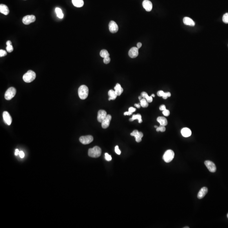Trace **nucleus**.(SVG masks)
<instances>
[{"label": "nucleus", "instance_id": "nucleus-1", "mask_svg": "<svg viewBox=\"0 0 228 228\" xmlns=\"http://www.w3.org/2000/svg\"><path fill=\"white\" fill-rule=\"evenodd\" d=\"M89 90L87 86L82 85L78 89V95L79 98L82 100L86 99L88 97Z\"/></svg>", "mask_w": 228, "mask_h": 228}, {"label": "nucleus", "instance_id": "nucleus-2", "mask_svg": "<svg viewBox=\"0 0 228 228\" xmlns=\"http://www.w3.org/2000/svg\"><path fill=\"white\" fill-rule=\"evenodd\" d=\"M36 77L35 73L32 71L29 70L23 76V79L24 82L27 83H30L33 82Z\"/></svg>", "mask_w": 228, "mask_h": 228}, {"label": "nucleus", "instance_id": "nucleus-3", "mask_svg": "<svg viewBox=\"0 0 228 228\" xmlns=\"http://www.w3.org/2000/svg\"><path fill=\"white\" fill-rule=\"evenodd\" d=\"M88 154L90 157L98 158L101 155V150L99 147H94L89 149Z\"/></svg>", "mask_w": 228, "mask_h": 228}, {"label": "nucleus", "instance_id": "nucleus-4", "mask_svg": "<svg viewBox=\"0 0 228 228\" xmlns=\"http://www.w3.org/2000/svg\"><path fill=\"white\" fill-rule=\"evenodd\" d=\"M174 156V153L173 151L171 150H169L165 152L163 159L165 162L170 163L172 161Z\"/></svg>", "mask_w": 228, "mask_h": 228}, {"label": "nucleus", "instance_id": "nucleus-5", "mask_svg": "<svg viewBox=\"0 0 228 228\" xmlns=\"http://www.w3.org/2000/svg\"><path fill=\"white\" fill-rule=\"evenodd\" d=\"M16 93V90L14 87H10L6 90L5 93V99L7 100H10L14 97Z\"/></svg>", "mask_w": 228, "mask_h": 228}, {"label": "nucleus", "instance_id": "nucleus-6", "mask_svg": "<svg viewBox=\"0 0 228 228\" xmlns=\"http://www.w3.org/2000/svg\"><path fill=\"white\" fill-rule=\"evenodd\" d=\"M79 140L81 143L83 145H88L93 141V138L91 135L81 137Z\"/></svg>", "mask_w": 228, "mask_h": 228}, {"label": "nucleus", "instance_id": "nucleus-7", "mask_svg": "<svg viewBox=\"0 0 228 228\" xmlns=\"http://www.w3.org/2000/svg\"><path fill=\"white\" fill-rule=\"evenodd\" d=\"M35 16L33 15L25 16L22 19V22L25 25H29L33 22L35 20Z\"/></svg>", "mask_w": 228, "mask_h": 228}, {"label": "nucleus", "instance_id": "nucleus-8", "mask_svg": "<svg viewBox=\"0 0 228 228\" xmlns=\"http://www.w3.org/2000/svg\"><path fill=\"white\" fill-rule=\"evenodd\" d=\"M205 166H206L209 171L211 172H215L216 171V167L215 163L210 161H206L205 162Z\"/></svg>", "mask_w": 228, "mask_h": 228}, {"label": "nucleus", "instance_id": "nucleus-9", "mask_svg": "<svg viewBox=\"0 0 228 228\" xmlns=\"http://www.w3.org/2000/svg\"><path fill=\"white\" fill-rule=\"evenodd\" d=\"M3 117L5 123L8 126H10L12 123V118L9 112L7 111H4L3 114Z\"/></svg>", "mask_w": 228, "mask_h": 228}, {"label": "nucleus", "instance_id": "nucleus-10", "mask_svg": "<svg viewBox=\"0 0 228 228\" xmlns=\"http://www.w3.org/2000/svg\"><path fill=\"white\" fill-rule=\"evenodd\" d=\"M130 135L134 136L136 138V141L137 142H140L141 141V138L143 137V134L141 132H139L137 130H134L130 134Z\"/></svg>", "mask_w": 228, "mask_h": 228}, {"label": "nucleus", "instance_id": "nucleus-11", "mask_svg": "<svg viewBox=\"0 0 228 228\" xmlns=\"http://www.w3.org/2000/svg\"><path fill=\"white\" fill-rule=\"evenodd\" d=\"M109 27L110 32L112 33H116L118 31V26L115 21H110L109 23Z\"/></svg>", "mask_w": 228, "mask_h": 228}, {"label": "nucleus", "instance_id": "nucleus-12", "mask_svg": "<svg viewBox=\"0 0 228 228\" xmlns=\"http://www.w3.org/2000/svg\"><path fill=\"white\" fill-rule=\"evenodd\" d=\"M107 115L106 112L104 110H100L98 112L97 119L99 122L102 123L104 119L106 117Z\"/></svg>", "mask_w": 228, "mask_h": 228}, {"label": "nucleus", "instance_id": "nucleus-13", "mask_svg": "<svg viewBox=\"0 0 228 228\" xmlns=\"http://www.w3.org/2000/svg\"><path fill=\"white\" fill-rule=\"evenodd\" d=\"M138 50L139 49L137 47H133L131 48L128 52V55L130 57L132 58L137 57L139 55Z\"/></svg>", "mask_w": 228, "mask_h": 228}, {"label": "nucleus", "instance_id": "nucleus-14", "mask_svg": "<svg viewBox=\"0 0 228 228\" xmlns=\"http://www.w3.org/2000/svg\"><path fill=\"white\" fill-rule=\"evenodd\" d=\"M142 6L144 9L147 11H150L152 9V3L149 0H144L143 1Z\"/></svg>", "mask_w": 228, "mask_h": 228}, {"label": "nucleus", "instance_id": "nucleus-15", "mask_svg": "<svg viewBox=\"0 0 228 228\" xmlns=\"http://www.w3.org/2000/svg\"><path fill=\"white\" fill-rule=\"evenodd\" d=\"M111 119H112V116L111 115H107L106 117L101 123V126L102 127V128L105 129V128H107L108 127H109Z\"/></svg>", "mask_w": 228, "mask_h": 228}, {"label": "nucleus", "instance_id": "nucleus-16", "mask_svg": "<svg viewBox=\"0 0 228 228\" xmlns=\"http://www.w3.org/2000/svg\"><path fill=\"white\" fill-rule=\"evenodd\" d=\"M208 192V189L207 187H204L200 189L199 191L197 197L199 199H202L206 195Z\"/></svg>", "mask_w": 228, "mask_h": 228}, {"label": "nucleus", "instance_id": "nucleus-17", "mask_svg": "<svg viewBox=\"0 0 228 228\" xmlns=\"http://www.w3.org/2000/svg\"><path fill=\"white\" fill-rule=\"evenodd\" d=\"M183 23L184 24L187 26H194L195 25V22L192 19L188 17H185L183 18Z\"/></svg>", "mask_w": 228, "mask_h": 228}, {"label": "nucleus", "instance_id": "nucleus-18", "mask_svg": "<svg viewBox=\"0 0 228 228\" xmlns=\"http://www.w3.org/2000/svg\"><path fill=\"white\" fill-rule=\"evenodd\" d=\"M181 134L183 137H188L191 135V131L188 128H184L181 130Z\"/></svg>", "mask_w": 228, "mask_h": 228}, {"label": "nucleus", "instance_id": "nucleus-19", "mask_svg": "<svg viewBox=\"0 0 228 228\" xmlns=\"http://www.w3.org/2000/svg\"><path fill=\"white\" fill-rule=\"evenodd\" d=\"M0 12L5 15H7L9 14V10L7 6L1 4L0 5Z\"/></svg>", "mask_w": 228, "mask_h": 228}, {"label": "nucleus", "instance_id": "nucleus-20", "mask_svg": "<svg viewBox=\"0 0 228 228\" xmlns=\"http://www.w3.org/2000/svg\"><path fill=\"white\" fill-rule=\"evenodd\" d=\"M157 121L160 123V126H165L168 124L167 119L163 117H159L157 119Z\"/></svg>", "mask_w": 228, "mask_h": 228}, {"label": "nucleus", "instance_id": "nucleus-21", "mask_svg": "<svg viewBox=\"0 0 228 228\" xmlns=\"http://www.w3.org/2000/svg\"><path fill=\"white\" fill-rule=\"evenodd\" d=\"M115 92L116 94L117 95V96H119L122 94V93L123 92V88L121 87V86L119 83H117L116 84V86L114 88Z\"/></svg>", "mask_w": 228, "mask_h": 228}, {"label": "nucleus", "instance_id": "nucleus-22", "mask_svg": "<svg viewBox=\"0 0 228 228\" xmlns=\"http://www.w3.org/2000/svg\"><path fill=\"white\" fill-rule=\"evenodd\" d=\"M108 95L109 96V101L111 100H115L117 97V95L116 94L115 92V90H109L108 92Z\"/></svg>", "mask_w": 228, "mask_h": 228}, {"label": "nucleus", "instance_id": "nucleus-23", "mask_svg": "<svg viewBox=\"0 0 228 228\" xmlns=\"http://www.w3.org/2000/svg\"><path fill=\"white\" fill-rule=\"evenodd\" d=\"M72 3L73 4L77 7H81L84 5L83 0H72Z\"/></svg>", "mask_w": 228, "mask_h": 228}, {"label": "nucleus", "instance_id": "nucleus-24", "mask_svg": "<svg viewBox=\"0 0 228 228\" xmlns=\"http://www.w3.org/2000/svg\"><path fill=\"white\" fill-rule=\"evenodd\" d=\"M138 119L139 121V123H141L142 122V120L141 119V115L138 114L137 115H134L132 116L131 118L129 119V121H133L135 119Z\"/></svg>", "mask_w": 228, "mask_h": 228}, {"label": "nucleus", "instance_id": "nucleus-25", "mask_svg": "<svg viewBox=\"0 0 228 228\" xmlns=\"http://www.w3.org/2000/svg\"><path fill=\"white\" fill-rule=\"evenodd\" d=\"M55 12L57 14V16L59 18L62 19L64 17V14L63 13L62 10L59 8H56Z\"/></svg>", "mask_w": 228, "mask_h": 228}, {"label": "nucleus", "instance_id": "nucleus-26", "mask_svg": "<svg viewBox=\"0 0 228 228\" xmlns=\"http://www.w3.org/2000/svg\"><path fill=\"white\" fill-rule=\"evenodd\" d=\"M100 55L101 57H103L104 58L105 57H110V54H109L108 52L106 50H101L100 52Z\"/></svg>", "mask_w": 228, "mask_h": 228}, {"label": "nucleus", "instance_id": "nucleus-27", "mask_svg": "<svg viewBox=\"0 0 228 228\" xmlns=\"http://www.w3.org/2000/svg\"><path fill=\"white\" fill-rule=\"evenodd\" d=\"M140 101L141 106H142V107L146 108L148 106V102L147 101L146 99H141V100Z\"/></svg>", "mask_w": 228, "mask_h": 228}, {"label": "nucleus", "instance_id": "nucleus-28", "mask_svg": "<svg viewBox=\"0 0 228 228\" xmlns=\"http://www.w3.org/2000/svg\"><path fill=\"white\" fill-rule=\"evenodd\" d=\"M223 21L226 24H228V13H226L223 17Z\"/></svg>", "mask_w": 228, "mask_h": 228}, {"label": "nucleus", "instance_id": "nucleus-29", "mask_svg": "<svg viewBox=\"0 0 228 228\" xmlns=\"http://www.w3.org/2000/svg\"><path fill=\"white\" fill-rule=\"evenodd\" d=\"M6 50L9 53H11L13 51V47L12 46V44L7 45L6 47Z\"/></svg>", "mask_w": 228, "mask_h": 228}, {"label": "nucleus", "instance_id": "nucleus-30", "mask_svg": "<svg viewBox=\"0 0 228 228\" xmlns=\"http://www.w3.org/2000/svg\"><path fill=\"white\" fill-rule=\"evenodd\" d=\"M105 159L107 161H110L112 160V157L110 155H109V154L107 153H105Z\"/></svg>", "mask_w": 228, "mask_h": 228}, {"label": "nucleus", "instance_id": "nucleus-31", "mask_svg": "<svg viewBox=\"0 0 228 228\" xmlns=\"http://www.w3.org/2000/svg\"><path fill=\"white\" fill-rule=\"evenodd\" d=\"M7 55V52L5 50H0V57H4L6 56Z\"/></svg>", "mask_w": 228, "mask_h": 228}, {"label": "nucleus", "instance_id": "nucleus-32", "mask_svg": "<svg viewBox=\"0 0 228 228\" xmlns=\"http://www.w3.org/2000/svg\"><path fill=\"white\" fill-rule=\"evenodd\" d=\"M110 61H111L110 58V57H108L104 58L103 61H104V64H108L109 63H110Z\"/></svg>", "mask_w": 228, "mask_h": 228}, {"label": "nucleus", "instance_id": "nucleus-33", "mask_svg": "<svg viewBox=\"0 0 228 228\" xmlns=\"http://www.w3.org/2000/svg\"><path fill=\"white\" fill-rule=\"evenodd\" d=\"M162 113L165 116H166V117L169 116L170 115V111L169 110H166V109L163 111Z\"/></svg>", "mask_w": 228, "mask_h": 228}, {"label": "nucleus", "instance_id": "nucleus-34", "mask_svg": "<svg viewBox=\"0 0 228 228\" xmlns=\"http://www.w3.org/2000/svg\"><path fill=\"white\" fill-rule=\"evenodd\" d=\"M145 99H146L147 101H148V103L152 102V100H153L152 97L151 96L149 97L148 95L145 98Z\"/></svg>", "mask_w": 228, "mask_h": 228}, {"label": "nucleus", "instance_id": "nucleus-35", "mask_svg": "<svg viewBox=\"0 0 228 228\" xmlns=\"http://www.w3.org/2000/svg\"><path fill=\"white\" fill-rule=\"evenodd\" d=\"M115 152L116 153L118 154V155H120V154H121V150H119V147L118 146H116L115 147Z\"/></svg>", "mask_w": 228, "mask_h": 228}, {"label": "nucleus", "instance_id": "nucleus-36", "mask_svg": "<svg viewBox=\"0 0 228 228\" xmlns=\"http://www.w3.org/2000/svg\"><path fill=\"white\" fill-rule=\"evenodd\" d=\"M164 92L162 90H159L157 92V95L159 97H162Z\"/></svg>", "mask_w": 228, "mask_h": 228}, {"label": "nucleus", "instance_id": "nucleus-37", "mask_svg": "<svg viewBox=\"0 0 228 228\" xmlns=\"http://www.w3.org/2000/svg\"><path fill=\"white\" fill-rule=\"evenodd\" d=\"M159 128H160V131L163 132L166 130V128L164 126H160Z\"/></svg>", "mask_w": 228, "mask_h": 228}, {"label": "nucleus", "instance_id": "nucleus-38", "mask_svg": "<svg viewBox=\"0 0 228 228\" xmlns=\"http://www.w3.org/2000/svg\"><path fill=\"white\" fill-rule=\"evenodd\" d=\"M147 95H148V93L145 92H143L141 93V97L144 99H145Z\"/></svg>", "mask_w": 228, "mask_h": 228}, {"label": "nucleus", "instance_id": "nucleus-39", "mask_svg": "<svg viewBox=\"0 0 228 228\" xmlns=\"http://www.w3.org/2000/svg\"><path fill=\"white\" fill-rule=\"evenodd\" d=\"M136 110V109L133 107H130L128 109V111L130 112H131V113H133V112H135Z\"/></svg>", "mask_w": 228, "mask_h": 228}, {"label": "nucleus", "instance_id": "nucleus-40", "mask_svg": "<svg viewBox=\"0 0 228 228\" xmlns=\"http://www.w3.org/2000/svg\"><path fill=\"white\" fill-rule=\"evenodd\" d=\"M159 109H160V110H161V111H164L165 110H166V106H165V105H162L160 106V107H159Z\"/></svg>", "mask_w": 228, "mask_h": 228}, {"label": "nucleus", "instance_id": "nucleus-41", "mask_svg": "<svg viewBox=\"0 0 228 228\" xmlns=\"http://www.w3.org/2000/svg\"><path fill=\"white\" fill-rule=\"evenodd\" d=\"M19 155H20V156L21 158H23L25 156L24 153V152H23V151H20V152H19Z\"/></svg>", "mask_w": 228, "mask_h": 228}, {"label": "nucleus", "instance_id": "nucleus-42", "mask_svg": "<svg viewBox=\"0 0 228 228\" xmlns=\"http://www.w3.org/2000/svg\"><path fill=\"white\" fill-rule=\"evenodd\" d=\"M163 98V99H167V98L168 97V95H167V92L166 93H164V94H163V96L162 97Z\"/></svg>", "mask_w": 228, "mask_h": 228}, {"label": "nucleus", "instance_id": "nucleus-43", "mask_svg": "<svg viewBox=\"0 0 228 228\" xmlns=\"http://www.w3.org/2000/svg\"><path fill=\"white\" fill-rule=\"evenodd\" d=\"M132 114V113L131 112H125L124 113V115H131Z\"/></svg>", "mask_w": 228, "mask_h": 228}, {"label": "nucleus", "instance_id": "nucleus-44", "mask_svg": "<svg viewBox=\"0 0 228 228\" xmlns=\"http://www.w3.org/2000/svg\"><path fill=\"white\" fill-rule=\"evenodd\" d=\"M19 152H20V151L18 149H16L15 151V155H19Z\"/></svg>", "mask_w": 228, "mask_h": 228}, {"label": "nucleus", "instance_id": "nucleus-45", "mask_svg": "<svg viewBox=\"0 0 228 228\" xmlns=\"http://www.w3.org/2000/svg\"><path fill=\"white\" fill-rule=\"evenodd\" d=\"M141 46H142V44L140 42H139L137 44V47L138 48V49H139L140 48H141Z\"/></svg>", "mask_w": 228, "mask_h": 228}, {"label": "nucleus", "instance_id": "nucleus-46", "mask_svg": "<svg viewBox=\"0 0 228 228\" xmlns=\"http://www.w3.org/2000/svg\"><path fill=\"white\" fill-rule=\"evenodd\" d=\"M134 106H136V107L138 108H140L141 105L140 104H134Z\"/></svg>", "mask_w": 228, "mask_h": 228}, {"label": "nucleus", "instance_id": "nucleus-47", "mask_svg": "<svg viewBox=\"0 0 228 228\" xmlns=\"http://www.w3.org/2000/svg\"><path fill=\"white\" fill-rule=\"evenodd\" d=\"M6 45H10V44H11V42L10 41H8L7 42H6Z\"/></svg>", "mask_w": 228, "mask_h": 228}, {"label": "nucleus", "instance_id": "nucleus-48", "mask_svg": "<svg viewBox=\"0 0 228 228\" xmlns=\"http://www.w3.org/2000/svg\"><path fill=\"white\" fill-rule=\"evenodd\" d=\"M156 131L157 132L160 131V128L159 127H158L157 128H156Z\"/></svg>", "mask_w": 228, "mask_h": 228}, {"label": "nucleus", "instance_id": "nucleus-49", "mask_svg": "<svg viewBox=\"0 0 228 228\" xmlns=\"http://www.w3.org/2000/svg\"><path fill=\"white\" fill-rule=\"evenodd\" d=\"M139 100L140 101L141 99H142V97H141V96H140V97H139Z\"/></svg>", "mask_w": 228, "mask_h": 228}, {"label": "nucleus", "instance_id": "nucleus-50", "mask_svg": "<svg viewBox=\"0 0 228 228\" xmlns=\"http://www.w3.org/2000/svg\"><path fill=\"white\" fill-rule=\"evenodd\" d=\"M151 97H155V95L154 94H152Z\"/></svg>", "mask_w": 228, "mask_h": 228}, {"label": "nucleus", "instance_id": "nucleus-51", "mask_svg": "<svg viewBox=\"0 0 228 228\" xmlns=\"http://www.w3.org/2000/svg\"><path fill=\"white\" fill-rule=\"evenodd\" d=\"M158 127L157 126H155V128H157Z\"/></svg>", "mask_w": 228, "mask_h": 228}, {"label": "nucleus", "instance_id": "nucleus-52", "mask_svg": "<svg viewBox=\"0 0 228 228\" xmlns=\"http://www.w3.org/2000/svg\"><path fill=\"white\" fill-rule=\"evenodd\" d=\"M189 227H184V228H189Z\"/></svg>", "mask_w": 228, "mask_h": 228}, {"label": "nucleus", "instance_id": "nucleus-53", "mask_svg": "<svg viewBox=\"0 0 228 228\" xmlns=\"http://www.w3.org/2000/svg\"><path fill=\"white\" fill-rule=\"evenodd\" d=\"M227 218H228V214H227Z\"/></svg>", "mask_w": 228, "mask_h": 228}]
</instances>
